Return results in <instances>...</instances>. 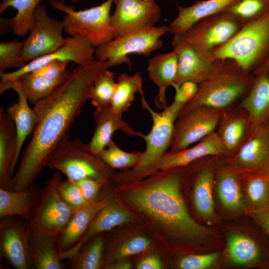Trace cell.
I'll list each match as a JSON object with an SVG mask.
<instances>
[{
	"instance_id": "cell-1",
	"label": "cell",
	"mask_w": 269,
	"mask_h": 269,
	"mask_svg": "<svg viewBox=\"0 0 269 269\" xmlns=\"http://www.w3.org/2000/svg\"><path fill=\"white\" fill-rule=\"evenodd\" d=\"M107 69L105 62L97 59L78 65L50 95L33 105L37 124L12 176L11 190L22 191L35 182L52 153L69 139L95 81Z\"/></svg>"
},
{
	"instance_id": "cell-2",
	"label": "cell",
	"mask_w": 269,
	"mask_h": 269,
	"mask_svg": "<svg viewBox=\"0 0 269 269\" xmlns=\"http://www.w3.org/2000/svg\"><path fill=\"white\" fill-rule=\"evenodd\" d=\"M172 170H160L146 183L131 189L129 201L175 236L187 241H201L210 231L189 214L180 192L181 175Z\"/></svg>"
},
{
	"instance_id": "cell-3",
	"label": "cell",
	"mask_w": 269,
	"mask_h": 269,
	"mask_svg": "<svg viewBox=\"0 0 269 269\" xmlns=\"http://www.w3.org/2000/svg\"><path fill=\"white\" fill-rule=\"evenodd\" d=\"M254 79L234 60L216 59L209 76L199 84L198 91L180 113L198 106L219 111L227 108L246 95Z\"/></svg>"
},
{
	"instance_id": "cell-4",
	"label": "cell",
	"mask_w": 269,
	"mask_h": 269,
	"mask_svg": "<svg viewBox=\"0 0 269 269\" xmlns=\"http://www.w3.org/2000/svg\"><path fill=\"white\" fill-rule=\"evenodd\" d=\"M212 54L215 60L231 59L245 72H255L269 55V10L244 25Z\"/></svg>"
},
{
	"instance_id": "cell-5",
	"label": "cell",
	"mask_w": 269,
	"mask_h": 269,
	"mask_svg": "<svg viewBox=\"0 0 269 269\" xmlns=\"http://www.w3.org/2000/svg\"><path fill=\"white\" fill-rule=\"evenodd\" d=\"M141 106L150 115L152 125L150 132L143 134L145 149L139 163L130 172L133 177L140 178L154 173L157 165L170 147L175 121L184 105L174 101L160 112L154 111L148 105L144 96L140 94Z\"/></svg>"
},
{
	"instance_id": "cell-6",
	"label": "cell",
	"mask_w": 269,
	"mask_h": 269,
	"mask_svg": "<svg viewBox=\"0 0 269 269\" xmlns=\"http://www.w3.org/2000/svg\"><path fill=\"white\" fill-rule=\"evenodd\" d=\"M46 167L72 181L91 178L104 183L111 177L113 169L78 139H68L60 144L51 154Z\"/></svg>"
},
{
	"instance_id": "cell-7",
	"label": "cell",
	"mask_w": 269,
	"mask_h": 269,
	"mask_svg": "<svg viewBox=\"0 0 269 269\" xmlns=\"http://www.w3.org/2000/svg\"><path fill=\"white\" fill-rule=\"evenodd\" d=\"M53 9L65 13L62 19L64 32L70 37L80 35L88 39L95 48L100 47L114 38L111 22L110 10L113 0L89 8L75 10L64 0H49Z\"/></svg>"
},
{
	"instance_id": "cell-8",
	"label": "cell",
	"mask_w": 269,
	"mask_h": 269,
	"mask_svg": "<svg viewBox=\"0 0 269 269\" xmlns=\"http://www.w3.org/2000/svg\"><path fill=\"white\" fill-rule=\"evenodd\" d=\"M63 174L56 172L40 188L27 228L30 235H59L66 227L75 210L59 190Z\"/></svg>"
},
{
	"instance_id": "cell-9",
	"label": "cell",
	"mask_w": 269,
	"mask_h": 269,
	"mask_svg": "<svg viewBox=\"0 0 269 269\" xmlns=\"http://www.w3.org/2000/svg\"><path fill=\"white\" fill-rule=\"evenodd\" d=\"M169 33L165 25L152 26L114 38L109 42L95 48V57L105 62L107 68L126 63L131 66L129 55L148 56L163 45L161 37Z\"/></svg>"
},
{
	"instance_id": "cell-10",
	"label": "cell",
	"mask_w": 269,
	"mask_h": 269,
	"mask_svg": "<svg viewBox=\"0 0 269 269\" xmlns=\"http://www.w3.org/2000/svg\"><path fill=\"white\" fill-rule=\"evenodd\" d=\"M242 26L233 16L223 11L203 18L184 33L173 36L197 50L212 52L229 40Z\"/></svg>"
},
{
	"instance_id": "cell-11",
	"label": "cell",
	"mask_w": 269,
	"mask_h": 269,
	"mask_svg": "<svg viewBox=\"0 0 269 269\" xmlns=\"http://www.w3.org/2000/svg\"><path fill=\"white\" fill-rule=\"evenodd\" d=\"M63 31L62 22L49 15L46 4L39 5L34 13L29 35L23 41L22 60L27 63L59 49L66 41Z\"/></svg>"
},
{
	"instance_id": "cell-12",
	"label": "cell",
	"mask_w": 269,
	"mask_h": 269,
	"mask_svg": "<svg viewBox=\"0 0 269 269\" xmlns=\"http://www.w3.org/2000/svg\"><path fill=\"white\" fill-rule=\"evenodd\" d=\"M221 117L220 111L206 106L180 113L175 123L170 150L185 149L215 132Z\"/></svg>"
},
{
	"instance_id": "cell-13",
	"label": "cell",
	"mask_w": 269,
	"mask_h": 269,
	"mask_svg": "<svg viewBox=\"0 0 269 269\" xmlns=\"http://www.w3.org/2000/svg\"><path fill=\"white\" fill-rule=\"evenodd\" d=\"M116 8L111 15L115 38L155 26L161 10L155 2L143 0H113Z\"/></svg>"
},
{
	"instance_id": "cell-14",
	"label": "cell",
	"mask_w": 269,
	"mask_h": 269,
	"mask_svg": "<svg viewBox=\"0 0 269 269\" xmlns=\"http://www.w3.org/2000/svg\"><path fill=\"white\" fill-rule=\"evenodd\" d=\"M26 223L17 216L3 217L0 220V257L15 269H33Z\"/></svg>"
},
{
	"instance_id": "cell-15",
	"label": "cell",
	"mask_w": 269,
	"mask_h": 269,
	"mask_svg": "<svg viewBox=\"0 0 269 269\" xmlns=\"http://www.w3.org/2000/svg\"><path fill=\"white\" fill-rule=\"evenodd\" d=\"M95 48L86 38L80 35L69 36L65 44L55 51L29 61L19 69L0 74L1 81L16 79L54 61H72L78 65L86 64L95 59Z\"/></svg>"
},
{
	"instance_id": "cell-16",
	"label": "cell",
	"mask_w": 269,
	"mask_h": 269,
	"mask_svg": "<svg viewBox=\"0 0 269 269\" xmlns=\"http://www.w3.org/2000/svg\"><path fill=\"white\" fill-rule=\"evenodd\" d=\"M235 160L238 167L251 172L252 176L269 175V127L267 123L251 130Z\"/></svg>"
},
{
	"instance_id": "cell-17",
	"label": "cell",
	"mask_w": 269,
	"mask_h": 269,
	"mask_svg": "<svg viewBox=\"0 0 269 269\" xmlns=\"http://www.w3.org/2000/svg\"><path fill=\"white\" fill-rule=\"evenodd\" d=\"M8 90L15 91L18 100L10 105L6 112L13 121L16 131L17 143L14 159L11 167L10 174L12 177L22 147L25 139L32 133L37 122V117L24 93L18 79L2 81L0 83V94Z\"/></svg>"
},
{
	"instance_id": "cell-18",
	"label": "cell",
	"mask_w": 269,
	"mask_h": 269,
	"mask_svg": "<svg viewBox=\"0 0 269 269\" xmlns=\"http://www.w3.org/2000/svg\"><path fill=\"white\" fill-rule=\"evenodd\" d=\"M171 44L178 57L177 77L172 84L179 85L187 81L199 84L209 76L215 60L212 52L197 50L173 36Z\"/></svg>"
},
{
	"instance_id": "cell-19",
	"label": "cell",
	"mask_w": 269,
	"mask_h": 269,
	"mask_svg": "<svg viewBox=\"0 0 269 269\" xmlns=\"http://www.w3.org/2000/svg\"><path fill=\"white\" fill-rule=\"evenodd\" d=\"M111 104L96 108L93 113L95 128L91 139L87 143L93 152L98 154L109 143L113 134L121 131L126 135L141 138L143 134L134 131Z\"/></svg>"
},
{
	"instance_id": "cell-20",
	"label": "cell",
	"mask_w": 269,
	"mask_h": 269,
	"mask_svg": "<svg viewBox=\"0 0 269 269\" xmlns=\"http://www.w3.org/2000/svg\"><path fill=\"white\" fill-rule=\"evenodd\" d=\"M226 150L216 132L209 134L194 146L166 152L159 160L157 169L165 170L183 167L208 155L222 154Z\"/></svg>"
},
{
	"instance_id": "cell-21",
	"label": "cell",
	"mask_w": 269,
	"mask_h": 269,
	"mask_svg": "<svg viewBox=\"0 0 269 269\" xmlns=\"http://www.w3.org/2000/svg\"><path fill=\"white\" fill-rule=\"evenodd\" d=\"M111 199L106 197L88 202L75 210L69 223L58 235L59 253L70 250L77 244L85 234L96 214L109 203Z\"/></svg>"
},
{
	"instance_id": "cell-22",
	"label": "cell",
	"mask_w": 269,
	"mask_h": 269,
	"mask_svg": "<svg viewBox=\"0 0 269 269\" xmlns=\"http://www.w3.org/2000/svg\"><path fill=\"white\" fill-rule=\"evenodd\" d=\"M178 54L176 51L156 55L148 60L147 70L148 79L158 87L154 99L156 107L162 110L166 108V91L175 82L178 72Z\"/></svg>"
},
{
	"instance_id": "cell-23",
	"label": "cell",
	"mask_w": 269,
	"mask_h": 269,
	"mask_svg": "<svg viewBox=\"0 0 269 269\" xmlns=\"http://www.w3.org/2000/svg\"><path fill=\"white\" fill-rule=\"evenodd\" d=\"M132 216L112 199L96 214L88 230L77 244L70 250L59 254L61 260H70L77 253L82 245L92 237L109 231L117 226L131 220Z\"/></svg>"
},
{
	"instance_id": "cell-24",
	"label": "cell",
	"mask_w": 269,
	"mask_h": 269,
	"mask_svg": "<svg viewBox=\"0 0 269 269\" xmlns=\"http://www.w3.org/2000/svg\"><path fill=\"white\" fill-rule=\"evenodd\" d=\"M256 74L241 105L251 130L266 124L269 120V76L264 73Z\"/></svg>"
},
{
	"instance_id": "cell-25",
	"label": "cell",
	"mask_w": 269,
	"mask_h": 269,
	"mask_svg": "<svg viewBox=\"0 0 269 269\" xmlns=\"http://www.w3.org/2000/svg\"><path fill=\"white\" fill-rule=\"evenodd\" d=\"M233 0H205L192 5H177L178 15L169 24V32L173 35L181 34L201 19L224 11Z\"/></svg>"
},
{
	"instance_id": "cell-26",
	"label": "cell",
	"mask_w": 269,
	"mask_h": 269,
	"mask_svg": "<svg viewBox=\"0 0 269 269\" xmlns=\"http://www.w3.org/2000/svg\"><path fill=\"white\" fill-rule=\"evenodd\" d=\"M17 136L15 124L3 107L0 110V187L11 190L10 170L16 149Z\"/></svg>"
},
{
	"instance_id": "cell-27",
	"label": "cell",
	"mask_w": 269,
	"mask_h": 269,
	"mask_svg": "<svg viewBox=\"0 0 269 269\" xmlns=\"http://www.w3.org/2000/svg\"><path fill=\"white\" fill-rule=\"evenodd\" d=\"M39 189L35 182L22 191L0 187V218L17 216L27 222L31 217Z\"/></svg>"
},
{
	"instance_id": "cell-28",
	"label": "cell",
	"mask_w": 269,
	"mask_h": 269,
	"mask_svg": "<svg viewBox=\"0 0 269 269\" xmlns=\"http://www.w3.org/2000/svg\"><path fill=\"white\" fill-rule=\"evenodd\" d=\"M46 0H1L0 14L8 7L15 9L17 13L11 18L0 17V34L10 32L19 36L27 34L31 26L36 8Z\"/></svg>"
},
{
	"instance_id": "cell-29",
	"label": "cell",
	"mask_w": 269,
	"mask_h": 269,
	"mask_svg": "<svg viewBox=\"0 0 269 269\" xmlns=\"http://www.w3.org/2000/svg\"><path fill=\"white\" fill-rule=\"evenodd\" d=\"M29 249L33 269L67 268L59 257L58 235H30Z\"/></svg>"
},
{
	"instance_id": "cell-30",
	"label": "cell",
	"mask_w": 269,
	"mask_h": 269,
	"mask_svg": "<svg viewBox=\"0 0 269 269\" xmlns=\"http://www.w3.org/2000/svg\"><path fill=\"white\" fill-rule=\"evenodd\" d=\"M259 244L254 239L240 233H233L228 241V253L232 262L244 265L256 264L264 256Z\"/></svg>"
},
{
	"instance_id": "cell-31",
	"label": "cell",
	"mask_w": 269,
	"mask_h": 269,
	"mask_svg": "<svg viewBox=\"0 0 269 269\" xmlns=\"http://www.w3.org/2000/svg\"><path fill=\"white\" fill-rule=\"evenodd\" d=\"M142 92H143V79L139 72L132 75L122 73L116 81L111 105L117 112L123 114L131 107L135 94Z\"/></svg>"
},
{
	"instance_id": "cell-32",
	"label": "cell",
	"mask_w": 269,
	"mask_h": 269,
	"mask_svg": "<svg viewBox=\"0 0 269 269\" xmlns=\"http://www.w3.org/2000/svg\"><path fill=\"white\" fill-rule=\"evenodd\" d=\"M104 233L98 234L84 243L69 260L71 269H99L103 264Z\"/></svg>"
},
{
	"instance_id": "cell-33",
	"label": "cell",
	"mask_w": 269,
	"mask_h": 269,
	"mask_svg": "<svg viewBox=\"0 0 269 269\" xmlns=\"http://www.w3.org/2000/svg\"><path fill=\"white\" fill-rule=\"evenodd\" d=\"M214 174L209 168L198 174L194 185L193 202L196 210L202 218L210 219L214 215L213 198Z\"/></svg>"
},
{
	"instance_id": "cell-34",
	"label": "cell",
	"mask_w": 269,
	"mask_h": 269,
	"mask_svg": "<svg viewBox=\"0 0 269 269\" xmlns=\"http://www.w3.org/2000/svg\"><path fill=\"white\" fill-rule=\"evenodd\" d=\"M67 77L51 79L30 72L17 79L29 103L34 105L50 95Z\"/></svg>"
},
{
	"instance_id": "cell-35",
	"label": "cell",
	"mask_w": 269,
	"mask_h": 269,
	"mask_svg": "<svg viewBox=\"0 0 269 269\" xmlns=\"http://www.w3.org/2000/svg\"><path fill=\"white\" fill-rule=\"evenodd\" d=\"M226 119L216 133L226 151L230 152L239 146L250 125L247 115L234 114Z\"/></svg>"
},
{
	"instance_id": "cell-36",
	"label": "cell",
	"mask_w": 269,
	"mask_h": 269,
	"mask_svg": "<svg viewBox=\"0 0 269 269\" xmlns=\"http://www.w3.org/2000/svg\"><path fill=\"white\" fill-rule=\"evenodd\" d=\"M217 189L223 205L231 211L241 209L243 205V196L238 178L233 173L221 171L217 177Z\"/></svg>"
},
{
	"instance_id": "cell-37",
	"label": "cell",
	"mask_w": 269,
	"mask_h": 269,
	"mask_svg": "<svg viewBox=\"0 0 269 269\" xmlns=\"http://www.w3.org/2000/svg\"><path fill=\"white\" fill-rule=\"evenodd\" d=\"M143 152H127L120 148L112 139L99 153L102 160L113 169L135 167L140 161Z\"/></svg>"
},
{
	"instance_id": "cell-38",
	"label": "cell",
	"mask_w": 269,
	"mask_h": 269,
	"mask_svg": "<svg viewBox=\"0 0 269 269\" xmlns=\"http://www.w3.org/2000/svg\"><path fill=\"white\" fill-rule=\"evenodd\" d=\"M268 10L269 0H233L224 11L243 26Z\"/></svg>"
},
{
	"instance_id": "cell-39",
	"label": "cell",
	"mask_w": 269,
	"mask_h": 269,
	"mask_svg": "<svg viewBox=\"0 0 269 269\" xmlns=\"http://www.w3.org/2000/svg\"><path fill=\"white\" fill-rule=\"evenodd\" d=\"M116 86L114 73L106 69L98 76L92 87L91 104L95 108L111 104Z\"/></svg>"
},
{
	"instance_id": "cell-40",
	"label": "cell",
	"mask_w": 269,
	"mask_h": 269,
	"mask_svg": "<svg viewBox=\"0 0 269 269\" xmlns=\"http://www.w3.org/2000/svg\"><path fill=\"white\" fill-rule=\"evenodd\" d=\"M248 197L256 211L269 208V175L251 176L247 182Z\"/></svg>"
},
{
	"instance_id": "cell-41",
	"label": "cell",
	"mask_w": 269,
	"mask_h": 269,
	"mask_svg": "<svg viewBox=\"0 0 269 269\" xmlns=\"http://www.w3.org/2000/svg\"><path fill=\"white\" fill-rule=\"evenodd\" d=\"M23 42L12 40L0 43V74L9 69H19L26 63L21 57Z\"/></svg>"
},
{
	"instance_id": "cell-42",
	"label": "cell",
	"mask_w": 269,
	"mask_h": 269,
	"mask_svg": "<svg viewBox=\"0 0 269 269\" xmlns=\"http://www.w3.org/2000/svg\"><path fill=\"white\" fill-rule=\"evenodd\" d=\"M150 246L149 240L141 236H137L128 240L112 251L107 257L105 264L109 265L147 249Z\"/></svg>"
},
{
	"instance_id": "cell-43",
	"label": "cell",
	"mask_w": 269,
	"mask_h": 269,
	"mask_svg": "<svg viewBox=\"0 0 269 269\" xmlns=\"http://www.w3.org/2000/svg\"><path fill=\"white\" fill-rule=\"evenodd\" d=\"M59 190L63 199L75 210L88 203L76 181L68 179L62 180Z\"/></svg>"
},
{
	"instance_id": "cell-44",
	"label": "cell",
	"mask_w": 269,
	"mask_h": 269,
	"mask_svg": "<svg viewBox=\"0 0 269 269\" xmlns=\"http://www.w3.org/2000/svg\"><path fill=\"white\" fill-rule=\"evenodd\" d=\"M218 254L213 253L202 255H191L181 259L178 266L181 269H204L212 265L216 261Z\"/></svg>"
},
{
	"instance_id": "cell-45",
	"label": "cell",
	"mask_w": 269,
	"mask_h": 269,
	"mask_svg": "<svg viewBox=\"0 0 269 269\" xmlns=\"http://www.w3.org/2000/svg\"><path fill=\"white\" fill-rule=\"evenodd\" d=\"M69 61H57L49 63L32 72L51 79L67 77L71 73L67 69Z\"/></svg>"
},
{
	"instance_id": "cell-46",
	"label": "cell",
	"mask_w": 269,
	"mask_h": 269,
	"mask_svg": "<svg viewBox=\"0 0 269 269\" xmlns=\"http://www.w3.org/2000/svg\"><path fill=\"white\" fill-rule=\"evenodd\" d=\"M175 93L173 101L184 106L188 103L196 95L199 84L191 81L185 82L180 85L172 84Z\"/></svg>"
},
{
	"instance_id": "cell-47",
	"label": "cell",
	"mask_w": 269,
	"mask_h": 269,
	"mask_svg": "<svg viewBox=\"0 0 269 269\" xmlns=\"http://www.w3.org/2000/svg\"><path fill=\"white\" fill-rule=\"evenodd\" d=\"M87 202L97 200L99 191L105 183L91 178H86L76 181Z\"/></svg>"
},
{
	"instance_id": "cell-48",
	"label": "cell",
	"mask_w": 269,
	"mask_h": 269,
	"mask_svg": "<svg viewBox=\"0 0 269 269\" xmlns=\"http://www.w3.org/2000/svg\"><path fill=\"white\" fill-rule=\"evenodd\" d=\"M138 269H160L162 268V263L156 256L151 255L145 257L137 264Z\"/></svg>"
},
{
	"instance_id": "cell-49",
	"label": "cell",
	"mask_w": 269,
	"mask_h": 269,
	"mask_svg": "<svg viewBox=\"0 0 269 269\" xmlns=\"http://www.w3.org/2000/svg\"><path fill=\"white\" fill-rule=\"evenodd\" d=\"M256 217L269 236V208L256 211Z\"/></svg>"
},
{
	"instance_id": "cell-50",
	"label": "cell",
	"mask_w": 269,
	"mask_h": 269,
	"mask_svg": "<svg viewBox=\"0 0 269 269\" xmlns=\"http://www.w3.org/2000/svg\"><path fill=\"white\" fill-rule=\"evenodd\" d=\"M107 267L109 269H129L131 268V263L130 262L114 263L109 265Z\"/></svg>"
},
{
	"instance_id": "cell-51",
	"label": "cell",
	"mask_w": 269,
	"mask_h": 269,
	"mask_svg": "<svg viewBox=\"0 0 269 269\" xmlns=\"http://www.w3.org/2000/svg\"><path fill=\"white\" fill-rule=\"evenodd\" d=\"M70 1L73 3H76L78 0H70Z\"/></svg>"
},
{
	"instance_id": "cell-52",
	"label": "cell",
	"mask_w": 269,
	"mask_h": 269,
	"mask_svg": "<svg viewBox=\"0 0 269 269\" xmlns=\"http://www.w3.org/2000/svg\"><path fill=\"white\" fill-rule=\"evenodd\" d=\"M143 0L145 1H148V2H155V0Z\"/></svg>"
},
{
	"instance_id": "cell-53",
	"label": "cell",
	"mask_w": 269,
	"mask_h": 269,
	"mask_svg": "<svg viewBox=\"0 0 269 269\" xmlns=\"http://www.w3.org/2000/svg\"><path fill=\"white\" fill-rule=\"evenodd\" d=\"M268 126H269V124H268Z\"/></svg>"
}]
</instances>
